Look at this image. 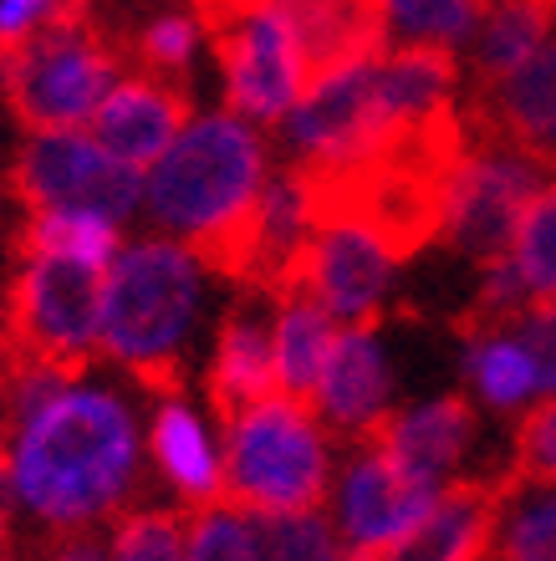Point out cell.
Instances as JSON below:
<instances>
[{
  "label": "cell",
  "mask_w": 556,
  "mask_h": 561,
  "mask_svg": "<svg viewBox=\"0 0 556 561\" xmlns=\"http://www.w3.org/2000/svg\"><path fill=\"white\" fill-rule=\"evenodd\" d=\"M383 317L348 322L332 337V353L317 378V414H327L337 444H358L388 414V357L378 347Z\"/></svg>",
  "instance_id": "16"
},
{
  "label": "cell",
  "mask_w": 556,
  "mask_h": 561,
  "mask_svg": "<svg viewBox=\"0 0 556 561\" xmlns=\"http://www.w3.org/2000/svg\"><path fill=\"white\" fill-rule=\"evenodd\" d=\"M5 194L26 209H88L103 220H128L138 205V169L113 159L88 134H31L5 169Z\"/></svg>",
  "instance_id": "7"
},
{
  "label": "cell",
  "mask_w": 556,
  "mask_h": 561,
  "mask_svg": "<svg viewBox=\"0 0 556 561\" xmlns=\"http://www.w3.org/2000/svg\"><path fill=\"white\" fill-rule=\"evenodd\" d=\"M261 190L265 148L256 128H246L235 113H215V118L190 123L179 144L154 163L144 205L154 225L174 230L179 240H194L240 215Z\"/></svg>",
  "instance_id": "6"
},
{
  "label": "cell",
  "mask_w": 556,
  "mask_h": 561,
  "mask_svg": "<svg viewBox=\"0 0 556 561\" xmlns=\"http://www.w3.org/2000/svg\"><path fill=\"white\" fill-rule=\"evenodd\" d=\"M107 266L77 255H31L0 296V357L21 373L77 383L103 357Z\"/></svg>",
  "instance_id": "4"
},
{
  "label": "cell",
  "mask_w": 556,
  "mask_h": 561,
  "mask_svg": "<svg viewBox=\"0 0 556 561\" xmlns=\"http://www.w3.org/2000/svg\"><path fill=\"white\" fill-rule=\"evenodd\" d=\"M184 561H261L256 516H246V511H230V505L194 511Z\"/></svg>",
  "instance_id": "29"
},
{
  "label": "cell",
  "mask_w": 556,
  "mask_h": 561,
  "mask_svg": "<svg viewBox=\"0 0 556 561\" xmlns=\"http://www.w3.org/2000/svg\"><path fill=\"white\" fill-rule=\"evenodd\" d=\"M337 327L317 301H276V368H281V393L296 403H311L317 409V378H322V363L332 353Z\"/></svg>",
  "instance_id": "21"
},
{
  "label": "cell",
  "mask_w": 556,
  "mask_h": 561,
  "mask_svg": "<svg viewBox=\"0 0 556 561\" xmlns=\"http://www.w3.org/2000/svg\"><path fill=\"white\" fill-rule=\"evenodd\" d=\"M154 465L184 495V511H209V505L225 501L220 459L200 434V419L190 414L184 399L154 403Z\"/></svg>",
  "instance_id": "20"
},
{
  "label": "cell",
  "mask_w": 556,
  "mask_h": 561,
  "mask_svg": "<svg viewBox=\"0 0 556 561\" xmlns=\"http://www.w3.org/2000/svg\"><path fill=\"white\" fill-rule=\"evenodd\" d=\"M11 561H113V520L98 526H52V531Z\"/></svg>",
  "instance_id": "32"
},
{
  "label": "cell",
  "mask_w": 556,
  "mask_h": 561,
  "mask_svg": "<svg viewBox=\"0 0 556 561\" xmlns=\"http://www.w3.org/2000/svg\"><path fill=\"white\" fill-rule=\"evenodd\" d=\"M200 21L179 11H159L138 21L133 31H123V51H128V72L159 77V82H174V88H190L194 72V51H200Z\"/></svg>",
  "instance_id": "23"
},
{
  "label": "cell",
  "mask_w": 556,
  "mask_h": 561,
  "mask_svg": "<svg viewBox=\"0 0 556 561\" xmlns=\"http://www.w3.org/2000/svg\"><path fill=\"white\" fill-rule=\"evenodd\" d=\"M394 255L378 240H367L363 230H311L296 255L281 266L271 301H317L327 317H348V322H367V317H388L383 296L394 280Z\"/></svg>",
  "instance_id": "9"
},
{
  "label": "cell",
  "mask_w": 556,
  "mask_h": 561,
  "mask_svg": "<svg viewBox=\"0 0 556 561\" xmlns=\"http://www.w3.org/2000/svg\"><path fill=\"white\" fill-rule=\"evenodd\" d=\"M480 561H496V557H480Z\"/></svg>",
  "instance_id": "36"
},
{
  "label": "cell",
  "mask_w": 556,
  "mask_h": 561,
  "mask_svg": "<svg viewBox=\"0 0 556 561\" xmlns=\"http://www.w3.org/2000/svg\"><path fill=\"white\" fill-rule=\"evenodd\" d=\"M521 495L506 470L496 474H465L434 495L429 516L419 526H409L404 536H394L388 547L348 551V561H480L496 557L500 520L511 511V501Z\"/></svg>",
  "instance_id": "10"
},
{
  "label": "cell",
  "mask_w": 556,
  "mask_h": 561,
  "mask_svg": "<svg viewBox=\"0 0 556 561\" xmlns=\"http://www.w3.org/2000/svg\"><path fill=\"white\" fill-rule=\"evenodd\" d=\"M0 459H5V465H11V444H0Z\"/></svg>",
  "instance_id": "34"
},
{
  "label": "cell",
  "mask_w": 556,
  "mask_h": 561,
  "mask_svg": "<svg viewBox=\"0 0 556 561\" xmlns=\"http://www.w3.org/2000/svg\"><path fill=\"white\" fill-rule=\"evenodd\" d=\"M511 261L521 271V280H526L531 301H556V179L542 184L536 199H531Z\"/></svg>",
  "instance_id": "26"
},
{
  "label": "cell",
  "mask_w": 556,
  "mask_h": 561,
  "mask_svg": "<svg viewBox=\"0 0 556 561\" xmlns=\"http://www.w3.org/2000/svg\"><path fill=\"white\" fill-rule=\"evenodd\" d=\"M11 251L21 261L31 255H77V261H98L113 266L117 255V225L88 209H26V225L11 236Z\"/></svg>",
  "instance_id": "22"
},
{
  "label": "cell",
  "mask_w": 556,
  "mask_h": 561,
  "mask_svg": "<svg viewBox=\"0 0 556 561\" xmlns=\"http://www.w3.org/2000/svg\"><path fill=\"white\" fill-rule=\"evenodd\" d=\"M546 5H552V11H556V0H546Z\"/></svg>",
  "instance_id": "35"
},
{
  "label": "cell",
  "mask_w": 556,
  "mask_h": 561,
  "mask_svg": "<svg viewBox=\"0 0 556 561\" xmlns=\"http://www.w3.org/2000/svg\"><path fill=\"white\" fill-rule=\"evenodd\" d=\"M184 5H190V0H184Z\"/></svg>",
  "instance_id": "37"
},
{
  "label": "cell",
  "mask_w": 556,
  "mask_h": 561,
  "mask_svg": "<svg viewBox=\"0 0 556 561\" xmlns=\"http://www.w3.org/2000/svg\"><path fill=\"white\" fill-rule=\"evenodd\" d=\"M194 511L184 505H128L113 516V561H184Z\"/></svg>",
  "instance_id": "25"
},
{
  "label": "cell",
  "mask_w": 556,
  "mask_h": 561,
  "mask_svg": "<svg viewBox=\"0 0 556 561\" xmlns=\"http://www.w3.org/2000/svg\"><path fill=\"white\" fill-rule=\"evenodd\" d=\"M276 11L296 42L307 92L352 67H378L394 21L388 0H276Z\"/></svg>",
  "instance_id": "13"
},
{
  "label": "cell",
  "mask_w": 556,
  "mask_h": 561,
  "mask_svg": "<svg viewBox=\"0 0 556 561\" xmlns=\"http://www.w3.org/2000/svg\"><path fill=\"white\" fill-rule=\"evenodd\" d=\"M440 490L419 485L398 470L388 455L367 449L348 465L342 474V536H348V551H367V547H388L394 536H404L409 526L429 516Z\"/></svg>",
  "instance_id": "17"
},
{
  "label": "cell",
  "mask_w": 556,
  "mask_h": 561,
  "mask_svg": "<svg viewBox=\"0 0 556 561\" xmlns=\"http://www.w3.org/2000/svg\"><path fill=\"white\" fill-rule=\"evenodd\" d=\"M552 5L546 0H485L480 26H475V51H469V92H490L536 57V46L552 36Z\"/></svg>",
  "instance_id": "19"
},
{
  "label": "cell",
  "mask_w": 556,
  "mask_h": 561,
  "mask_svg": "<svg viewBox=\"0 0 556 561\" xmlns=\"http://www.w3.org/2000/svg\"><path fill=\"white\" fill-rule=\"evenodd\" d=\"M15 501L46 526H98L138 495V434L113 393L61 388L11 449Z\"/></svg>",
  "instance_id": "1"
},
{
  "label": "cell",
  "mask_w": 556,
  "mask_h": 561,
  "mask_svg": "<svg viewBox=\"0 0 556 561\" xmlns=\"http://www.w3.org/2000/svg\"><path fill=\"white\" fill-rule=\"evenodd\" d=\"M506 337H515L526 347V357L536 363V388L552 399L556 393V301H531Z\"/></svg>",
  "instance_id": "33"
},
{
  "label": "cell",
  "mask_w": 556,
  "mask_h": 561,
  "mask_svg": "<svg viewBox=\"0 0 556 561\" xmlns=\"http://www.w3.org/2000/svg\"><path fill=\"white\" fill-rule=\"evenodd\" d=\"M506 474L521 490H556V393L526 409V419H515Z\"/></svg>",
  "instance_id": "28"
},
{
  "label": "cell",
  "mask_w": 556,
  "mask_h": 561,
  "mask_svg": "<svg viewBox=\"0 0 556 561\" xmlns=\"http://www.w3.org/2000/svg\"><path fill=\"white\" fill-rule=\"evenodd\" d=\"M261 561H348V547L327 511H302V516H261Z\"/></svg>",
  "instance_id": "27"
},
{
  "label": "cell",
  "mask_w": 556,
  "mask_h": 561,
  "mask_svg": "<svg viewBox=\"0 0 556 561\" xmlns=\"http://www.w3.org/2000/svg\"><path fill=\"white\" fill-rule=\"evenodd\" d=\"M459 113L475 148H511L542 174H556V36H546L500 88L469 92Z\"/></svg>",
  "instance_id": "12"
},
{
  "label": "cell",
  "mask_w": 556,
  "mask_h": 561,
  "mask_svg": "<svg viewBox=\"0 0 556 561\" xmlns=\"http://www.w3.org/2000/svg\"><path fill=\"white\" fill-rule=\"evenodd\" d=\"M500 561H556V490L536 495V501L515 505L500 520Z\"/></svg>",
  "instance_id": "31"
},
{
  "label": "cell",
  "mask_w": 556,
  "mask_h": 561,
  "mask_svg": "<svg viewBox=\"0 0 556 561\" xmlns=\"http://www.w3.org/2000/svg\"><path fill=\"white\" fill-rule=\"evenodd\" d=\"M398 31L409 42H434V46H459L480 26L485 0H388Z\"/></svg>",
  "instance_id": "30"
},
{
  "label": "cell",
  "mask_w": 556,
  "mask_h": 561,
  "mask_svg": "<svg viewBox=\"0 0 556 561\" xmlns=\"http://www.w3.org/2000/svg\"><path fill=\"white\" fill-rule=\"evenodd\" d=\"M465 378L475 383L480 403H490L496 414H515L536 388V363L515 337H480L465 342Z\"/></svg>",
  "instance_id": "24"
},
{
  "label": "cell",
  "mask_w": 556,
  "mask_h": 561,
  "mask_svg": "<svg viewBox=\"0 0 556 561\" xmlns=\"http://www.w3.org/2000/svg\"><path fill=\"white\" fill-rule=\"evenodd\" d=\"M311 403H296L286 393L256 403L225 428V501L246 516H302L322 511L332 495V459L327 434L317 424Z\"/></svg>",
  "instance_id": "5"
},
{
  "label": "cell",
  "mask_w": 556,
  "mask_h": 561,
  "mask_svg": "<svg viewBox=\"0 0 556 561\" xmlns=\"http://www.w3.org/2000/svg\"><path fill=\"white\" fill-rule=\"evenodd\" d=\"M200 307V266L174 240H133L103 291V357L123 363L154 403L184 399V337Z\"/></svg>",
  "instance_id": "2"
},
{
  "label": "cell",
  "mask_w": 556,
  "mask_h": 561,
  "mask_svg": "<svg viewBox=\"0 0 556 561\" xmlns=\"http://www.w3.org/2000/svg\"><path fill=\"white\" fill-rule=\"evenodd\" d=\"M209 46H215V61H220V72H225V103L240 118L281 123L307 98L296 42L276 5L230 21L225 31L209 36Z\"/></svg>",
  "instance_id": "11"
},
{
  "label": "cell",
  "mask_w": 556,
  "mask_h": 561,
  "mask_svg": "<svg viewBox=\"0 0 556 561\" xmlns=\"http://www.w3.org/2000/svg\"><path fill=\"white\" fill-rule=\"evenodd\" d=\"M536 190H542V169L531 159H521L511 148H475L440 245L475 261L480 271L511 261L515 236H521V220H526Z\"/></svg>",
  "instance_id": "8"
},
{
  "label": "cell",
  "mask_w": 556,
  "mask_h": 561,
  "mask_svg": "<svg viewBox=\"0 0 556 561\" xmlns=\"http://www.w3.org/2000/svg\"><path fill=\"white\" fill-rule=\"evenodd\" d=\"M190 118H194L190 88L128 72L88 118V138L103 144L107 153L123 159L128 169H144V163H159L163 153L179 144V134L190 128Z\"/></svg>",
  "instance_id": "14"
},
{
  "label": "cell",
  "mask_w": 556,
  "mask_h": 561,
  "mask_svg": "<svg viewBox=\"0 0 556 561\" xmlns=\"http://www.w3.org/2000/svg\"><path fill=\"white\" fill-rule=\"evenodd\" d=\"M128 77L123 31L92 0H67L46 26L0 46V103L26 134H67Z\"/></svg>",
  "instance_id": "3"
},
{
  "label": "cell",
  "mask_w": 556,
  "mask_h": 561,
  "mask_svg": "<svg viewBox=\"0 0 556 561\" xmlns=\"http://www.w3.org/2000/svg\"><path fill=\"white\" fill-rule=\"evenodd\" d=\"M281 393V368H276V342L265 332V322H256L250 307H230L209 353L205 373V399L209 414L220 419V428H230L240 414H250L256 403Z\"/></svg>",
  "instance_id": "18"
},
{
  "label": "cell",
  "mask_w": 556,
  "mask_h": 561,
  "mask_svg": "<svg viewBox=\"0 0 556 561\" xmlns=\"http://www.w3.org/2000/svg\"><path fill=\"white\" fill-rule=\"evenodd\" d=\"M475 434H480V409L465 393H444V399H429L409 414L388 409L358 444L388 455L409 480L440 490V480H450V470L469 455Z\"/></svg>",
  "instance_id": "15"
}]
</instances>
